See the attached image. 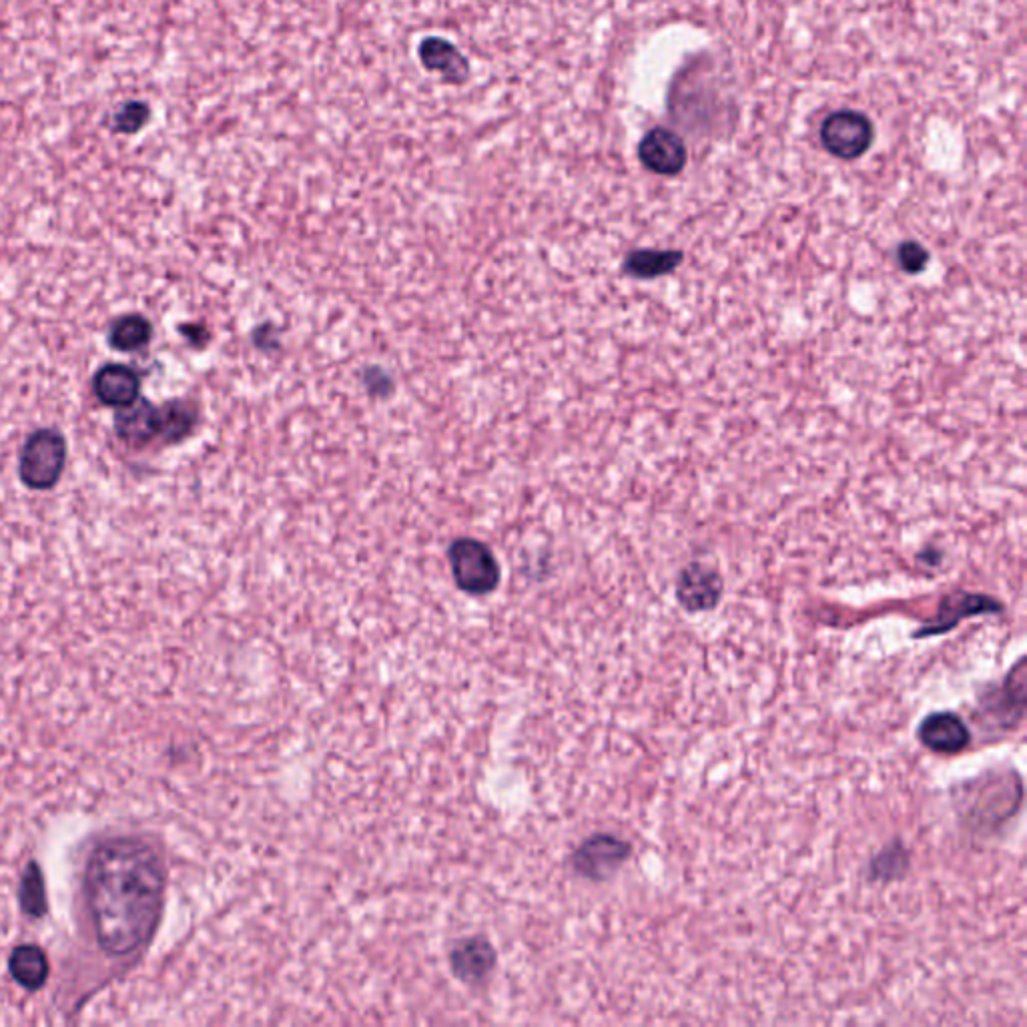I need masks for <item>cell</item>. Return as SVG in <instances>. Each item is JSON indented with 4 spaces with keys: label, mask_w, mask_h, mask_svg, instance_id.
<instances>
[{
    "label": "cell",
    "mask_w": 1027,
    "mask_h": 1027,
    "mask_svg": "<svg viewBox=\"0 0 1027 1027\" xmlns=\"http://www.w3.org/2000/svg\"><path fill=\"white\" fill-rule=\"evenodd\" d=\"M455 585L468 594H490L500 583V566L490 548L472 538H460L448 552Z\"/></svg>",
    "instance_id": "277c9868"
},
{
    "label": "cell",
    "mask_w": 1027,
    "mask_h": 1027,
    "mask_svg": "<svg viewBox=\"0 0 1027 1027\" xmlns=\"http://www.w3.org/2000/svg\"><path fill=\"white\" fill-rule=\"evenodd\" d=\"M682 253L675 249H637L626 255L625 270L626 275L635 279H656L663 275L673 274L678 265L682 263Z\"/></svg>",
    "instance_id": "4fadbf2b"
},
{
    "label": "cell",
    "mask_w": 1027,
    "mask_h": 1027,
    "mask_svg": "<svg viewBox=\"0 0 1027 1027\" xmlns=\"http://www.w3.org/2000/svg\"><path fill=\"white\" fill-rule=\"evenodd\" d=\"M11 976L25 989H40L49 977V960L37 945H21L13 951L9 963Z\"/></svg>",
    "instance_id": "9a60e30c"
},
{
    "label": "cell",
    "mask_w": 1027,
    "mask_h": 1027,
    "mask_svg": "<svg viewBox=\"0 0 1027 1027\" xmlns=\"http://www.w3.org/2000/svg\"><path fill=\"white\" fill-rule=\"evenodd\" d=\"M65 436L54 428L35 429L21 448L18 478L28 490L47 492L52 490L66 466Z\"/></svg>",
    "instance_id": "3957f363"
},
{
    "label": "cell",
    "mask_w": 1027,
    "mask_h": 1027,
    "mask_svg": "<svg viewBox=\"0 0 1027 1027\" xmlns=\"http://www.w3.org/2000/svg\"><path fill=\"white\" fill-rule=\"evenodd\" d=\"M153 339V326L141 313L118 315L109 329V346L123 353L143 350Z\"/></svg>",
    "instance_id": "5bb4252c"
},
{
    "label": "cell",
    "mask_w": 1027,
    "mask_h": 1027,
    "mask_svg": "<svg viewBox=\"0 0 1027 1027\" xmlns=\"http://www.w3.org/2000/svg\"><path fill=\"white\" fill-rule=\"evenodd\" d=\"M197 412L185 402L153 405L145 398H137L130 405L118 408L115 414V434L118 440L141 450L153 440L167 443L181 442L196 426Z\"/></svg>",
    "instance_id": "7a4b0ae2"
},
{
    "label": "cell",
    "mask_w": 1027,
    "mask_h": 1027,
    "mask_svg": "<svg viewBox=\"0 0 1027 1027\" xmlns=\"http://www.w3.org/2000/svg\"><path fill=\"white\" fill-rule=\"evenodd\" d=\"M21 903H23V910L35 917H40L47 911L45 885H42V877L37 865H30L26 869L23 885H21Z\"/></svg>",
    "instance_id": "e0dca14e"
},
{
    "label": "cell",
    "mask_w": 1027,
    "mask_h": 1027,
    "mask_svg": "<svg viewBox=\"0 0 1027 1027\" xmlns=\"http://www.w3.org/2000/svg\"><path fill=\"white\" fill-rule=\"evenodd\" d=\"M1000 604L988 597H977V594H957L943 602L941 612L934 623L925 626L924 630L917 633V637H936L941 633H948L953 626L957 625L965 616L974 614H984V612H998Z\"/></svg>",
    "instance_id": "8fae6325"
},
{
    "label": "cell",
    "mask_w": 1027,
    "mask_h": 1027,
    "mask_svg": "<svg viewBox=\"0 0 1027 1027\" xmlns=\"http://www.w3.org/2000/svg\"><path fill=\"white\" fill-rule=\"evenodd\" d=\"M873 125L859 111H837L821 125V143L837 159L853 161L872 147Z\"/></svg>",
    "instance_id": "5b68a950"
},
{
    "label": "cell",
    "mask_w": 1027,
    "mask_h": 1027,
    "mask_svg": "<svg viewBox=\"0 0 1027 1027\" xmlns=\"http://www.w3.org/2000/svg\"><path fill=\"white\" fill-rule=\"evenodd\" d=\"M85 896L101 950L125 957L155 936L165 872L155 847L139 837H113L95 847L85 872Z\"/></svg>",
    "instance_id": "6da1fadb"
},
{
    "label": "cell",
    "mask_w": 1027,
    "mask_h": 1027,
    "mask_svg": "<svg viewBox=\"0 0 1027 1027\" xmlns=\"http://www.w3.org/2000/svg\"><path fill=\"white\" fill-rule=\"evenodd\" d=\"M919 739L929 751L939 754H957L969 744V728L953 713H936L927 716L919 727Z\"/></svg>",
    "instance_id": "30bf717a"
},
{
    "label": "cell",
    "mask_w": 1027,
    "mask_h": 1027,
    "mask_svg": "<svg viewBox=\"0 0 1027 1027\" xmlns=\"http://www.w3.org/2000/svg\"><path fill=\"white\" fill-rule=\"evenodd\" d=\"M628 857V846L612 835L588 839L574 855V867L588 879L602 881L618 872Z\"/></svg>",
    "instance_id": "52a82bcc"
},
{
    "label": "cell",
    "mask_w": 1027,
    "mask_h": 1027,
    "mask_svg": "<svg viewBox=\"0 0 1027 1027\" xmlns=\"http://www.w3.org/2000/svg\"><path fill=\"white\" fill-rule=\"evenodd\" d=\"M450 963L455 976L462 981H480L494 967V950L488 941L472 937L455 945L454 951L450 953Z\"/></svg>",
    "instance_id": "7c38bea8"
},
{
    "label": "cell",
    "mask_w": 1027,
    "mask_h": 1027,
    "mask_svg": "<svg viewBox=\"0 0 1027 1027\" xmlns=\"http://www.w3.org/2000/svg\"><path fill=\"white\" fill-rule=\"evenodd\" d=\"M151 118V109L143 101H129L117 109L111 127L118 135H135L143 129Z\"/></svg>",
    "instance_id": "2e32d148"
},
{
    "label": "cell",
    "mask_w": 1027,
    "mask_h": 1027,
    "mask_svg": "<svg viewBox=\"0 0 1027 1027\" xmlns=\"http://www.w3.org/2000/svg\"><path fill=\"white\" fill-rule=\"evenodd\" d=\"M92 393L109 408H125L141 396V376L125 364H104L92 376Z\"/></svg>",
    "instance_id": "9c48e42d"
},
{
    "label": "cell",
    "mask_w": 1027,
    "mask_h": 1027,
    "mask_svg": "<svg viewBox=\"0 0 1027 1027\" xmlns=\"http://www.w3.org/2000/svg\"><path fill=\"white\" fill-rule=\"evenodd\" d=\"M723 597L721 574L699 562L687 566L677 580V599L689 612L713 611Z\"/></svg>",
    "instance_id": "ba28073f"
},
{
    "label": "cell",
    "mask_w": 1027,
    "mask_h": 1027,
    "mask_svg": "<svg viewBox=\"0 0 1027 1027\" xmlns=\"http://www.w3.org/2000/svg\"><path fill=\"white\" fill-rule=\"evenodd\" d=\"M638 159L651 173L675 177L685 170L689 161V151L677 133L659 127V129L649 130L642 137V141L638 145Z\"/></svg>",
    "instance_id": "8992f818"
},
{
    "label": "cell",
    "mask_w": 1027,
    "mask_h": 1027,
    "mask_svg": "<svg viewBox=\"0 0 1027 1027\" xmlns=\"http://www.w3.org/2000/svg\"><path fill=\"white\" fill-rule=\"evenodd\" d=\"M898 261L903 272L922 274L929 261V251L917 241H905L899 246Z\"/></svg>",
    "instance_id": "ac0fdd59"
}]
</instances>
